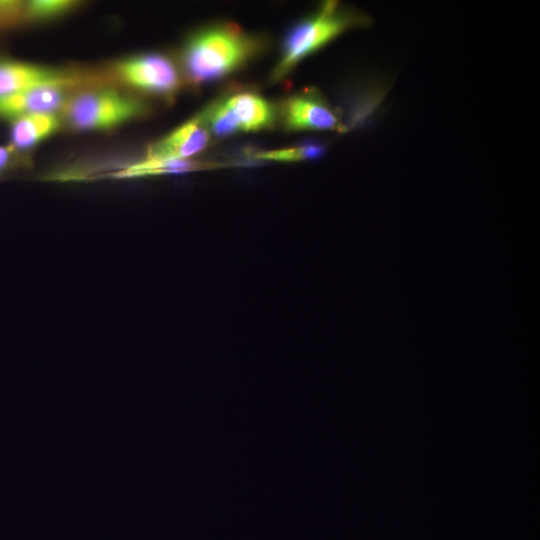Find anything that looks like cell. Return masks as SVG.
Returning a JSON list of instances; mask_svg holds the SVG:
<instances>
[{"label": "cell", "instance_id": "6da1fadb", "mask_svg": "<svg viewBox=\"0 0 540 540\" xmlns=\"http://www.w3.org/2000/svg\"><path fill=\"white\" fill-rule=\"evenodd\" d=\"M263 43L232 23L200 30L186 43L182 65L195 84L222 79L244 66L262 50Z\"/></svg>", "mask_w": 540, "mask_h": 540}, {"label": "cell", "instance_id": "7a4b0ae2", "mask_svg": "<svg viewBox=\"0 0 540 540\" xmlns=\"http://www.w3.org/2000/svg\"><path fill=\"white\" fill-rule=\"evenodd\" d=\"M367 15L336 1H326L310 17L297 23L287 34L279 61L271 78L280 81L303 59L318 51L342 33L368 26Z\"/></svg>", "mask_w": 540, "mask_h": 540}, {"label": "cell", "instance_id": "3957f363", "mask_svg": "<svg viewBox=\"0 0 540 540\" xmlns=\"http://www.w3.org/2000/svg\"><path fill=\"white\" fill-rule=\"evenodd\" d=\"M145 104L130 95L110 88L76 91L66 102L62 115L76 130H103L141 116Z\"/></svg>", "mask_w": 540, "mask_h": 540}, {"label": "cell", "instance_id": "277c9868", "mask_svg": "<svg viewBox=\"0 0 540 540\" xmlns=\"http://www.w3.org/2000/svg\"><path fill=\"white\" fill-rule=\"evenodd\" d=\"M200 116L210 133L225 137L268 129L274 125L277 111L259 94L243 91L217 100Z\"/></svg>", "mask_w": 540, "mask_h": 540}, {"label": "cell", "instance_id": "5b68a950", "mask_svg": "<svg viewBox=\"0 0 540 540\" xmlns=\"http://www.w3.org/2000/svg\"><path fill=\"white\" fill-rule=\"evenodd\" d=\"M99 82L102 80L94 74L0 60V98L43 85H65L79 89L93 87Z\"/></svg>", "mask_w": 540, "mask_h": 540}, {"label": "cell", "instance_id": "8992f818", "mask_svg": "<svg viewBox=\"0 0 540 540\" xmlns=\"http://www.w3.org/2000/svg\"><path fill=\"white\" fill-rule=\"evenodd\" d=\"M114 75L122 83L144 92L169 96L181 85L174 63L160 54H142L115 63Z\"/></svg>", "mask_w": 540, "mask_h": 540}, {"label": "cell", "instance_id": "52a82bcc", "mask_svg": "<svg viewBox=\"0 0 540 540\" xmlns=\"http://www.w3.org/2000/svg\"><path fill=\"white\" fill-rule=\"evenodd\" d=\"M278 114L285 127L292 131L349 130L336 110L312 89L287 97L281 103Z\"/></svg>", "mask_w": 540, "mask_h": 540}, {"label": "cell", "instance_id": "ba28073f", "mask_svg": "<svg viewBox=\"0 0 540 540\" xmlns=\"http://www.w3.org/2000/svg\"><path fill=\"white\" fill-rule=\"evenodd\" d=\"M75 90L65 85H43L1 97L0 116L15 120L32 114H56Z\"/></svg>", "mask_w": 540, "mask_h": 540}, {"label": "cell", "instance_id": "9c48e42d", "mask_svg": "<svg viewBox=\"0 0 540 540\" xmlns=\"http://www.w3.org/2000/svg\"><path fill=\"white\" fill-rule=\"evenodd\" d=\"M210 132L200 114L152 143L146 154L151 160H187L203 151Z\"/></svg>", "mask_w": 540, "mask_h": 540}, {"label": "cell", "instance_id": "30bf717a", "mask_svg": "<svg viewBox=\"0 0 540 540\" xmlns=\"http://www.w3.org/2000/svg\"><path fill=\"white\" fill-rule=\"evenodd\" d=\"M57 114H32L13 120L11 129L12 147L28 149L58 130Z\"/></svg>", "mask_w": 540, "mask_h": 540}, {"label": "cell", "instance_id": "8fae6325", "mask_svg": "<svg viewBox=\"0 0 540 540\" xmlns=\"http://www.w3.org/2000/svg\"><path fill=\"white\" fill-rule=\"evenodd\" d=\"M207 163L187 160H151L129 165L121 170L111 173L114 178H139L163 174L187 173L208 168Z\"/></svg>", "mask_w": 540, "mask_h": 540}, {"label": "cell", "instance_id": "7c38bea8", "mask_svg": "<svg viewBox=\"0 0 540 540\" xmlns=\"http://www.w3.org/2000/svg\"><path fill=\"white\" fill-rule=\"evenodd\" d=\"M77 2L70 0H34L25 3L26 21L50 20L70 11Z\"/></svg>", "mask_w": 540, "mask_h": 540}, {"label": "cell", "instance_id": "4fadbf2b", "mask_svg": "<svg viewBox=\"0 0 540 540\" xmlns=\"http://www.w3.org/2000/svg\"><path fill=\"white\" fill-rule=\"evenodd\" d=\"M323 151V146L308 143L291 148L260 152L256 158L275 161H301L317 158L322 155Z\"/></svg>", "mask_w": 540, "mask_h": 540}, {"label": "cell", "instance_id": "5bb4252c", "mask_svg": "<svg viewBox=\"0 0 540 540\" xmlns=\"http://www.w3.org/2000/svg\"><path fill=\"white\" fill-rule=\"evenodd\" d=\"M25 20V3L0 1V30Z\"/></svg>", "mask_w": 540, "mask_h": 540}, {"label": "cell", "instance_id": "9a60e30c", "mask_svg": "<svg viewBox=\"0 0 540 540\" xmlns=\"http://www.w3.org/2000/svg\"><path fill=\"white\" fill-rule=\"evenodd\" d=\"M13 151L14 148L12 146H0V172L5 170L12 163Z\"/></svg>", "mask_w": 540, "mask_h": 540}]
</instances>
